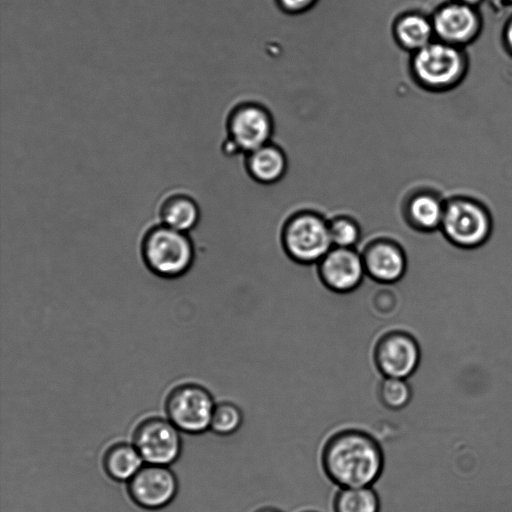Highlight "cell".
<instances>
[{"label": "cell", "mask_w": 512, "mask_h": 512, "mask_svg": "<svg viewBox=\"0 0 512 512\" xmlns=\"http://www.w3.org/2000/svg\"><path fill=\"white\" fill-rule=\"evenodd\" d=\"M164 225L184 232L193 228L200 217L196 201L184 193H174L164 199L160 207Z\"/></svg>", "instance_id": "obj_17"}, {"label": "cell", "mask_w": 512, "mask_h": 512, "mask_svg": "<svg viewBox=\"0 0 512 512\" xmlns=\"http://www.w3.org/2000/svg\"><path fill=\"white\" fill-rule=\"evenodd\" d=\"M253 512H283V511L278 508L272 507V506H265V507L258 508Z\"/></svg>", "instance_id": "obj_24"}, {"label": "cell", "mask_w": 512, "mask_h": 512, "mask_svg": "<svg viewBox=\"0 0 512 512\" xmlns=\"http://www.w3.org/2000/svg\"><path fill=\"white\" fill-rule=\"evenodd\" d=\"M432 25L441 38L462 41L473 33L476 17L468 6L454 4L441 9L435 15Z\"/></svg>", "instance_id": "obj_15"}, {"label": "cell", "mask_w": 512, "mask_h": 512, "mask_svg": "<svg viewBox=\"0 0 512 512\" xmlns=\"http://www.w3.org/2000/svg\"><path fill=\"white\" fill-rule=\"evenodd\" d=\"M323 285L338 294H350L363 286L367 274L361 252L356 248L333 246L317 263Z\"/></svg>", "instance_id": "obj_9"}, {"label": "cell", "mask_w": 512, "mask_h": 512, "mask_svg": "<svg viewBox=\"0 0 512 512\" xmlns=\"http://www.w3.org/2000/svg\"><path fill=\"white\" fill-rule=\"evenodd\" d=\"M179 429L170 421L150 417L135 428L132 441L144 462L168 466L180 456L182 441Z\"/></svg>", "instance_id": "obj_7"}, {"label": "cell", "mask_w": 512, "mask_h": 512, "mask_svg": "<svg viewBox=\"0 0 512 512\" xmlns=\"http://www.w3.org/2000/svg\"><path fill=\"white\" fill-rule=\"evenodd\" d=\"M412 65L422 83L443 86L456 78L461 68V58L454 47L430 42L416 51Z\"/></svg>", "instance_id": "obj_12"}, {"label": "cell", "mask_w": 512, "mask_h": 512, "mask_svg": "<svg viewBox=\"0 0 512 512\" xmlns=\"http://www.w3.org/2000/svg\"><path fill=\"white\" fill-rule=\"evenodd\" d=\"M246 167L253 180L271 185L284 176L287 160L283 151L269 143L247 154Z\"/></svg>", "instance_id": "obj_14"}, {"label": "cell", "mask_w": 512, "mask_h": 512, "mask_svg": "<svg viewBox=\"0 0 512 512\" xmlns=\"http://www.w3.org/2000/svg\"><path fill=\"white\" fill-rule=\"evenodd\" d=\"M433 25L423 16L407 14L395 24L394 34L398 43L415 52L430 43Z\"/></svg>", "instance_id": "obj_19"}, {"label": "cell", "mask_w": 512, "mask_h": 512, "mask_svg": "<svg viewBox=\"0 0 512 512\" xmlns=\"http://www.w3.org/2000/svg\"><path fill=\"white\" fill-rule=\"evenodd\" d=\"M367 276L383 285H397L408 271V255L404 247L390 238H377L361 250Z\"/></svg>", "instance_id": "obj_11"}, {"label": "cell", "mask_w": 512, "mask_h": 512, "mask_svg": "<svg viewBox=\"0 0 512 512\" xmlns=\"http://www.w3.org/2000/svg\"><path fill=\"white\" fill-rule=\"evenodd\" d=\"M147 267L156 275L174 278L185 273L194 258L193 245L181 231L166 225L150 229L142 243Z\"/></svg>", "instance_id": "obj_3"}, {"label": "cell", "mask_w": 512, "mask_h": 512, "mask_svg": "<svg viewBox=\"0 0 512 512\" xmlns=\"http://www.w3.org/2000/svg\"><path fill=\"white\" fill-rule=\"evenodd\" d=\"M440 230L453 245L472 249L489 239L492 220L481 204L469 199H455L445 204Z\"/></svg>", "instance_id": "obj_4"}, {"label": "cell", "mask_w": 512, "mask_h": 512, "mask_svg": "<svg viewBox=\"0 0 512 512\" xmlns=\"http://www.w3.org/2000/svg\"><path fill=\"white\" fill-rule=\"evenodd\" d=\"M302 512H317V511H313V510H306V511H302Z\"/></svg>", "instance_id": "obj_27"}, {"label": "cell", "mask_w": 512, "mask_h": 512, "mask_svg": "<svg viewBox=\"0 0 512 512\" xmlns=\"http://www.w3.org/2000/svg\"><path fill=\"white\" fill-rule=\"evenodd\" d=\"M225 150L250 152L268 144L272 135V119L264 108L242 105L234 108L226 120Z\"/></svg>", "instance_id": "obj_8"}, {"label": "cell", "mask_w": 512, "mask_h": 512, "mask_svg": "<svg viewBox=\"0 0 512 512\" xmlns=\"http://www.w3.org/2000/svg\"><path fill=\"white\" fill-rule=\"evenodd\" d=\"M281 242L286 254L294 262L315 265L333 247L329 220L313 210L296 212L285 222Z\"/></svg>", "instance_id": "obj_2"}, {"label": "cell", "mask_w": 512, "mask_h": 512, "mask_svg": "<svg viewBox=\"0 0 512 512\" xmlns=\"http://www.w3.org/2000/svg\"><path fill=\"white\" fill-rule=\"evenodd\" d=\"M143 461L133 444L120 442L106 450L103 468L111 479L118 482L129 481L143 466Z\"/></svg>", "instance_id": "obj_16"}, {"label": "cell", "mask_w": 512, "mask_h": 512, "mask_svg": "<svg viewBox=\"0 0 512 512\" xmlns=\"http://www.w3.org/2000/svg\"><path fill=\"white\" fill-rule=\"evenodd\" d=\"M445 205L434 195L419 193L412 196L403 213L406 223L417 232L430 233L440 229Z\"/></svg>", "instance_id": "obj_13"}, {"label": "cell", "mask_w": 512, "mask_h": 512, "mask_svg": "<svg viewBox=\"0 0 512 512\" xmlns=\"http://www.w3.org/2000/svg\"><path fill=\"white\" fill-rule=\"evenodd\" d=\"M420 362V344L408 331H388L375 345L374 363L382 377L408 379L417 371Z\"/></svg>", "instance_id": "obj_6"}, {"label": "cell", "mask_w": 512, "mask_h": 512, "mask_svg": "<svg viewBox=\"0 0 512 512\" xmlns=\"http://www.w3.org/2000/svg\"><path fill=\"white\" fill-rule=\"evenodd\" d=\"M332 509L333 512H380L381 502L372 486L339 488Z\"/></svg>", "instance_id": "obj_18"}, {"label": "cell", "mask_w": 512, "mask_h": 512, "mask_svg": "<svg viewBox=\"0 0 512 512\" xmlns=\"http://www.w3.org/2000/svg\"><path fill=\"white\" fill-rule=\"evenodd\" d=\"M329 233L333 246L356 248L364 246V232L361 224L349 215H337L329 220Z\"/></svg>", "instance_id": "obj_20"}, {"label": "cell", "mask_w": 512, "mask_h": 512, "mask_svg": "<svg viewBox=\"0 0 512 512\" xmlns=\"http://www.w3.org/2000/svg\"><path fill=\"white\" fill-rule=\"evenodd\" d=\"M321 468L338 488L370 487L381 477L385 459L378 440L358 428L332 433L320 454Z\"/></svg>", "instance_id": "obj_1"}, {"label": "cell", "mask_w": 512, "mask_h": 512, "mask_svg": "<svg viewBox=\"0 0 512 512\" xmlns=\"http://www.w3.org/2000/svg\"><path fill=\"white\" fill-rule=\"evenodd\" d=\"M214 407L209 391L196 384L175 387L165 402L168 419L188 434H201L210 429Z\"/></svg>", "instance_id": "obj_5"}, {"label": "cell", "mask_w": 512, "mask_h": 512, "mask_svg": "<svg viewBox=\"0 0 512 512\" xmlns=\"http://www.w3.org/2000/svg\"><path fill=\"white\" fill-rule=\"evenodd\" d=\"M280 8L290 14L308 11L318 0H276Z\"/></svg>", "instance_id": "obj_23"}, {"label": "cell", "mask_w": 512, "mask_h": 512, "mask_svg": "<svg viewBox=\"0 0 512 512\" xmlns=\"http://www.w3.org/2000/svg\"><path fill=\"white\" fill-rule=\"evenodd\" d=\"M130 499L147 510L164 508L175 498L178 481L175 474L164 465L148 464L128 481Z\"/></svg>", "instance_id": "obj_10"}, {"label": "cell", "mask_w": 512, "mask_h": 512, "mask_svg": "<svg viewBox=\"0 0 512 512\" xmlns=\"http://www.w3.org/2000/svg\"><path fill=\"white\" fill-rule=\"evenodd\" d=\"M507 40H508L510 46L512 47V23L507 30Z\"/></svg>", "instance_id": "obj_25"}, {"label": "cell", "mask_w": 512, "mask_h": 512, "mask_svg": "<svg viewBox=\"0 0 512 512\" xmlns=\"http://www.w3.org/2000/svg\"><path fill=\"white\" fill-rule=\"evenodd\" d=\"M462 1L465 2V3H474V2H476L478 0H462Z\"/></svg>", "instance_id": "obj_26"}, {"label": "cell", "mask_w": 512, "mask_h": 512, "mask_svg": "<svg viewBox=\"0 0 512 512\" xmlns=\"http://www.w3.org/2000/svg\"><path fill=\"white\" fill-rule=\"evenodd\" d=\"M377 398L388 410L405 408L412 399V388L407 379L383 377L378 385Z\"/></svg>", "instance_id": "obj_21"}, {"label": "cell", "mask_w": 512, "mask_h": 512, "mask_svg": "<svg viewBox=\"0 0 512 512\" xmlns=\"http://www.w3.org/2000/svg\"><path fill=\"white\" fill-rule=\"evenodd\" d=\"M244 422V413L240 406L230 401L215 404L210 422V430L219 436L236 433Z\"/></svg>", "instance_id": "obj_22"}]
</instances>
